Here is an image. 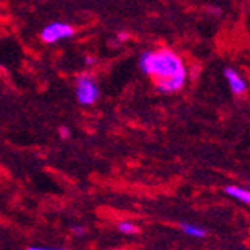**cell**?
<instances>
[{"label": "cell", "instance_id": "cell-1", "mask_svg": "<svg viewBox=\"0 0 250 250\" xmlns=\"http://www.w3.org/2000/svg\"><path fill=\"white\" fill-rule=\"evenodd\" d=\"M140 67L146 75L154 80L157 90L164 95L177 93L186 84L188 72L185 62L169 48L146 51L140 59Z\"/></svg>", "mask_w": 250, "mask_h": 250}, {"label": "cell", "instance_id": "cell-2", "mask_svg": "<svg viewBox=\"0 0 250 250\" xmlns=\"http://www.w3.org/2000/svg\"><path fill=\"white\" fill-rule=\"evenodd\" d=\"M99 87L90 74H81L77 78V99L81 105L90 106L99 99Z\"/></svg>", "mask_w": 250, "mask_h": 250}, {"label": "cell", "instance_id": "cell-3", "mask_svg": "<svg viewBox=\"0 0 250 250\" xmlns=\"http://www.w3.org/2000/svg\"><path fill=\"white\" fill-rule=\"evenodd\" d=\"M75 35V29L67 24V22H60V21H56V22H51L47 27H45L41 33V39L45 42V43H57L60 41H64V39H69Z\"/></svg>", "mask_w": 250, "mask_h": 250}, {"label": "cell", "instance_id": "cell-4", "mask_svg": "<svg viewBox=\"0 0 250 250\" xmlns=\"http://www.w3.org/2000/svg\"><path fill=\"white\" fill-rule=\"evenodd\" d=\"M225 78L228 81V85L231 88V92L235 95V96H240V95H244L246 90H247V84L244 81V78L240 77V74L232 69V67H228V69H225Z\"/></svg>", "mask_w": 250, "mask_h": 250}, {"label": "cell", "instance_id": "cell-5", "mask_svg": "<svg viewBox=\"0 0 250 250\" xmlns=\"http://www.w3.org/2000/svg\"><path fill=\"white\" fill-rule=\"evenodd\" d=\"M225 193L226 195H229L244 204H250V193L249 190L243 189V188H238V186H228V188H225Z\"/></svg>", "mask_w": 250, "mask_h": 250}, {"label": "cell", "instance_id": "cell-6", "mask_svg": "<svg viewBox=\"0 0 250 250\" xmlns=\"http://www.w3.org/2000/svg\"><path fill=\"white\" fill-rule=\"evenodd\" d=\"M180 226H181V231L189 237H193V238H206L207 237L206 229H202L201 226H195L190 223H181Z\"/></svg>", "mask_w": 250, "mask_h": 250}, {"label": "cell", "instance_id": "cell-7", "mask_svg": "<svg viewBox=\"0 0 250 250\" xmlns=\"http://www.w3.org/2000/svg\"><path fill=\"white\" fill-rule=\"evenodd\" d=\"M117 228L123 234H136V232H138V228H136V226L133 223H130V222H120L117 225Z\"/></svg>", "mask_w": 250, "mask_h": 250}, {"label": "cell", "instance_id": "cell-8", "mask_svg": "<svg viewBox=\"0 0 250 250\" xmlns=\"http://www.w3.org/2000/svg\"><path fill=\"white\" fill-rule=\"evenodd\" d=\"M60 136H62V138H69V136H71V130L69 129H67L66 126H62L60 127Z\"/></svg>", "mask_w": 250, "mask_h": 250}, {"label": "cell", "instance_id": "cell-9", "mask_svg": "<svg viewBox=\"0 0 250 250\" xmlns=\"http://www.w3.org/2000/svg\"><path fill=\"white\" fill-rule=\"evenodd\" d=\"M27 250H64V249H50V247H29Z\"/></svg>", "mask_w": 250, "mask_h": 250}, {"label": "cell", "instance_id": "cell-10", "mask_svg": "<svg viewBox=\"0 0 250 250\" xmlns=\"http://www.w3.org/2000/svg\"><path fill=\"white\" fill-rule=\"evenodd\" d=\"M74 232H75L77 235H84V234H85V229H84V228H74Z\"/></svg>", "mask_w": 250, "mask_h": 250}, {"label": "cell", "instance_id": "cell-11", "mask_svg": "<svg viewBox=\"0 0 250 250\" xmlns=\"http://www.w3.org/2000/svg\"><path fill=\"white\" fill-rule=\"evenodd\" d=\"M119 39H120V41H125V39H127V35H126V33H119Z\"/></svg>", "mask_w": 250, "mask_h": 250}]
</instances>
